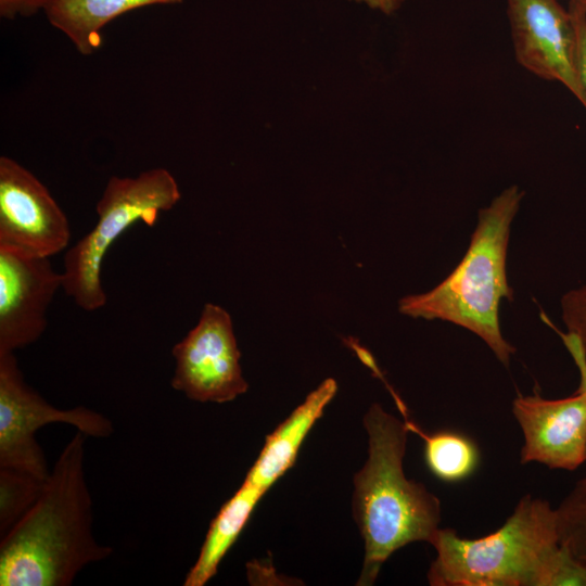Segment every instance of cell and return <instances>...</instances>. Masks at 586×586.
Listing matches in <instances>:
<instances>
[{
	"mask_svg": "<svg viewBox=\"0 0 586 586\" xmlns=\"http://www.w3.org/2000/svg\"><path fill=\"white\" fill-rule=\"evenodd\" d=\"M87 436L76 431L28 511L0 543L1 586H68L87 565L113 553L92 531L85 474Z\"/></svg>",
	"mask_w": 586,
	"mask_h": 586,
	"instance_id": "6da1fadb",
	"label": "cell"
},
{
	"mask_svg": "<svg viewBox=\"0 0 586 586\" xmlns=\"http://www.w3.org/2000/svg\"><path fill=\"white\" fill-rule=\"evenodd\" d=\"M368 459L354 476L353 514L365 542L357 585H372L384 562L399 548L431 543L442 520L441 500L408 480L403 460L410 431L404 422L373 404L364 416Z\"/></svg>",
	"mask_w": 586,
	"mask_h": 586,
	"instance_id": "7a4b0ae2",
	"label": "cell"
},
{
	"mask_svg": "<svg viewBox=\"0 0 586 586\" xmlns=\"http://www.w3.org/2000/svg\"><path fill=\"white\" fill-rule=\"evenodd\" d=\"M430 544L432 586H552L571 556L560 544L556 508L530 494L493 533L464 538L440 527Z\"/></svg>",
	"mask_w": 586,
	"mask_h": 586,
	"instance_id": "3957f363",
	"label": "cell"
},
{
	"mask_svg": "<svg viewBox=\"0 0 586 586\" xmlns=\"http://www.w3.org/2000/svg\"><path fill=\"white\" fill-rule=\"evenodd\" d=\"M523 194L511 186L482 208L470 246L456 269L430 292L405 296L398 303L404 315L446 320L472 331L506 367L515 348L501 334L498 309L501 298L512 300L506 275L507 247Z\"/></svg>",
	"mask_w": 586,
	"mask_h": 586,
	"instance_id": "277c9868",
	"label": "cell"
},
{
	"mask_svg": "<svg viewBox=\"0 0 586 586\" xmlns=\"http://www.w3.org/2000/svg\"><path fill=\"white\" fill-rule=\"evenodd\" d=\"M180 198L176 179L163 167L136 177H111L95 205L98 221L65 253L62 289L66 295L87 311L103 307L101 269L110 247L137 221L153 226L158 214L171 209Z\"/></svg>",
	"mask_w": 586,
	"mask_h": 586,
	"instance_id": "5b68a950",
	"label": "cell"
},
{
	"mask_svg": "<svg viewBox=\"0 0 586 586\" xmlns=\"http://www.w3.org/2000/svg\"><path fill=\"white\" fill-rule=\"evenodd\" d=\"M50 423H66L95 438L114 431L111 420L95 410L50 405L25 382L14 353H0V468L46 480L50 470L36 433Z\"/></svg>",
	"mask_w": 586,
	"mask_h": 586,
	"instance_id": "8992f818",
	"label": "cell"
},
{
	"mask_svg": "<svg viewBox=\"0 0 586 586\" xmlns=\"http://www.w3.org/2000/svg\"><path fill=\"white\" fill-rule=\"evenodd\" d=\"M176 366L171 387L200 403H228L244 394L241 353L230 315L205 304L195 327L173 347Z\"/></svg>",
	"mask_w": 586,
	"mask_h": 586,
	"instance_id": "52a82bcc",
	"label": "cell"
},
{
	"mask_svg": "<svg viewBox=\"0 0 586 586\" xmlns=\"http://www.w3.org/2000/svg\"><path fill=\"white\" fill-rule=\"evenodd\" d=\"M566 347L581 373L575 394L561 399L535 394L512 402L524 437L521 463L573 471L586 461V352L575 343Z\"/></svg>",
	"mask_w": 586,
	"mask_h": 586,
	"instance_id": "ba28073f",
	"label": "cell"
},
{
	"mask_svg": "<svg viewBox=\"0 0 586 586\" xmlns=\"http://www.w3.org/2000/svg\"><path fill=\"white\" fill-rule=\"evenodd\" d=\"M66 215L46 186L9 156L0 157V247L48 257L68 245Z\"/></svg>",
	"mask_w": 586,
	"mask_h": 586,
	"instance_id": "9c48e42d",
	"label": "cell"
},
{
	"mask_svg": "<svg viewBox=\"0 0 586 586\" xmlns=\"http://www.w3.org/2000/svg\"><path fill=\"white\" fill-rule=\"evenodd\" d=\"M518 63L535 76L562 84L586 110L571 13L558 0H506Z\"/></svg>",
	"mask_w": 586,
	"mask_h": 586,
	"instance_id": "30bf717a",
	"label": "cell"
},
{
	"mask_svg": "<svg viewBox=\"0 0 586 586\" xmlns=\"http://www.w3.org/2000/svg\"><path fill=\"white\" fill-rule=\"evenodd\" d=\"M63 286L50 258L0 247V353H14L44 332L47 310Z\"/></svg>",
	"mask_w": 586,
	"mask_h": 586,
	"instance_id": "8fae6325",
	"label": "cell"
},
{
	"mask_svg": "<svg viewBox=\"0 0 586 586\" xmlns=\"http://www.w3.org/2000/svg\"><path fill=\"white\" fill-rule=\"evenodd\" d=\"M336 390L335 380L327 379L309 393L305 400L266 437L244 481L268 491L291 469L304 440L322 416Z\"/></svg>",
	"mask_w": 586,
	"mask_h": 586,
	"instance_id": "7c38bea8",
	"label": "cell"
},
{
	"mask_svg": "<svg viewBox=\"0 0 586 586\" xmlns=\"http://www.w3.org/2000/svg\"><path fill=\"white\" fill-rule=\"evenodd\" d=\"M183 0H53L44 10L48 22L73 43L82 55L102 47V29L116 17L132 10L157 4H177Z\"/></svg>",
	"mask_w": 586,
	"mask_h": 586,
	"instance_id": "4fadbf2b",
	"label": "cell"
},
{
	"mask_svg": "<svg viewBox=\"0 0 586 586\" xmlns=\"http://www.w3.org/2000/svg\"><path fill=\"white\" fill-rule=\"evenodd\" d=\"M266 492L243 481L240 488L221 506L211 522L196 561L186 576L184 586H204L216 575L221 560Z\"/></svg>",
	"mask_w": 586,
	"mask_h": 586,
	"instance_id": "5bb4252c",
	"label": "cell"
},
{
	"mask_svg": "<svg viewBox=\"0 0 586 586\" xmlns=\"http://www.w3.org/2000/svg\"><path fill=\"white\" fill-rule=\"evenodd\" d=\"M408 424L410 431L422 434L424 460L435 477L447 483H456L475 472L480 462V450L471 437L451 430L424 434L410 422Z\"/></svg>",
	"mask_w": 586,
	"mask_h": 586,
	"instance_id": "9a60e30c",
	"label": "cell"
},
{
	"mask_svg": "<svg viewBox=\"0 0 586 586\" xmlns=\"http://www.w3.org/2000/svg\"><path fill=\"white\" fill-rule=\"evenodd\" d=\"M46 480L0 468V534L4 535L33 506Z\"/></svg>",
	"mask_w": 586,
	"mask_h": 586,
	"instance_id": "2e32d148",
	"label": "cell"
},
{
	"mask_svg": "<svg viewBox=\"0 0 586 586\" xmlns=\"http://www.w3.org/2000/svg\"><path fill=\"white\" fill-rule=\"evenodd\" d=\"M560 544L586 565V474L556 508Z\"/></svg>",
	"mask_w": 586,
	"mask_h": 586,
	"instance_id": "e0dca14e",
	"label": "cell"
},
{
	"mask_svg": "<svg viewBox=\"0 0 586 586\" xmlns=\"http://www.w3.org/2000/svg\"><path fill=\"white\" fill-rule=\"evenodd\" d=\"M561 304L568 334L573 336L586 352V286L566 293Z\"/></svg>",
	"mask_w": 586,
	"mask_h": 586,
	"instance_id": "ac0fdd59",
	"label": "cell"
},
{
	"mask_svg": "<svg viewBox=\"0 0 586 586\" xmlns=\"http://www.w3.org/2000/svg\"><path fill=\"white\" fill-rule=\"evenodd\" d=\"M569 11L575 31L578 74L586 90V8L579 0H570Z\"/></svg>",
	"mask_w": 586,
	"mask_h": 586,
	"instance_id": "d6986e66",
	"label": "cell"
},
{
	"mask_svg": "<svg viewBox=\"0 0 586 586\" xmlns=\"http://www.w3.org/2000/svg\"><path fill=\"white\" fill-rule=\"evenodd\" d=\"M53 0H0V16L15 20L18 16L28 17L43 11Z\"/></svg>",
	"mask_w": 586,
	"mask_h": 586,
	"instance_id": "ffe728a7",
	"label": "cell"
},
{
	"mask_svg": "<svg viewBox=\"0 0 586 586\" xmlns=\"http://www.w3.org/2000/svg\"><path fill=\"white\" fill-rule=\"evenodd\" d=\"M365 2L370 8L380 10L384 14H392L403 4L405 0H355Z\"/></svg>",
	"mask_w": 586,
	"mask_h": 586,
	"instance_id": "44dd1931",
	"label": "cell"
},
{
	"mask_svg": "<svg viewBox=\"0 0 586 586\" xmlns=\"http://www.w3.org/2000/svg\"><path fill=\"white\" fill-rule=\"evenodd\" d=\"M579 1H581V2L583 3V5L586 8V0H579Z\"/></svg>",
	"mask_w": 586,
	"mask_h": 586,
	"instance_id": "7402d4cb",
	"label": "cell"
}]
</instances>
